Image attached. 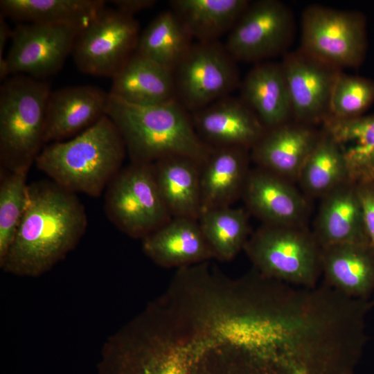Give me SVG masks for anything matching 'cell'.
Wrapping results in <instances>:
<instances>
[{
  "label": "cell",
  "mask_w": 374,
  "mask_h": 374,
  "mask_svg": "<svg viewBox=\"0 0 374 374\" xmlns=\"http://www.w3.org/2000/svg\"><path fill=\"white\" fill-rule=\"evenodd\" d=\"M200 139L212 148L251 149L265 132L253 112L239 98L228 96L191 114Z\"/></svg>",
  "instance_id": "obj_15"
},
{
  "label": "cell",
  "mask_w": 374,
  "mask_h": 374,
  "mask_svg": "<svg viewBox=\"0 0 374 374\" xmlns=\"http://www.w3.org/2000/svg\"><path fill=\"white\" fill-rule=\"evenodd\" d=\"M109 97V92L88 84L51 91L46 107L45 143L62 141L94 124L106 115Z\"/></svg>",
  "instance_id": "obj_16"
},
{
  "label": "cell",
  "mask_w": 374,
  "mask_h": 374,
  "mask_svg": "<svg viewBox=\"0 0 374 374\" xmlns=\"http://www.w3.org/2000/svg\"><path fill=\"white\" fill-rule=\"evenodd\" d=\"M241 198L263 224L307 226L310 199L287 179L260 167L251 168Z\"/></svg>",
  "instance_id": "obj_13"
},
{
  "label": "cell",
  "mask_w": 374,
  "mask_h": 374,
  "mask_svg": "<svg viewBox=\"0 0 374 374\" xmlns=\"http://www.w3.org/2000/svg\"><path fill=\"white\" fill-rule=\"evenodd\" d=\"M366 47V24L360 13L319 5L305 10L300 49L308 55L341 70L359 66Z\"/></svg>",
  "instance_id": "obj_8"
},
{
  "label": "cell",
  "mask_w": 374,
  "mask_h": 374,
  "mask_svg": "<svg viewBox=\"0 0 374 374\" xmlns=\"http://www.w3.org/2000/svg\"><path fill=\"white\" fill-rule=\"evenodd\" d=\"M193 39L177 16L171 10H166L140 34L136 51L173 71L193 45Z\"/></svg>",
  "instance_id": "obj_27"
},
{
  "label": "cell",
  "mask_w": 374,
  "mask_h": 374,
  "mask_svg": "<svg viewBox=\"0 0 374 374\" xmlns=\"http://www.w3.org/2000/svg\"><path fill=\"white\" fill-rule=\"evenodd\" d=\"M356 185L366 234L374 249V181H362L356 183Z\"/></svg>",
  "instance_id": "obj_32"
},
{
  "label": "cell",
  "mask_w": 374,
  "mask_h": 374,
  "mask_svg": "<svg viewBox=\"0 0 374 374\" xmlns=\"http://www.w3.org/2000/svg\"><path fill=\"white\" fill-rule=\"evenodd\" d=\"M109 93L136 105L175 99L173 71L135 51L112 78Z\"/></svg>",
  "instance_id": "obj_22"
},
{
  "label": "cell",
  "mask_w": 374,
  "mask_h": 374,
  "mask_svg": "<svg viewBox=\"0 0 374 374\" xmlns=\"http://www.w3.org/2000/svg\"><path fill=\"white\" fill-rule=\"evenodd\" d=\"M240 98L265 130L293 120L288 87L281 63H257L240 82Z\"/></svg>",
  "instance_id": "obj_21"
},
{
  "label": "cell",
  "mask_w": 374,
  "mask_h": 374,
  "mask_svg": "<svg viewBox=\"0 0 374 374\" xmlns=\"http://www.w3.org/2000/svg\"><path fill=\"white\" fill-rule=\"evenodd\" d=\"M324 283L353 299L374 294V249L369 244H341L321 247Z\"/></svg>",
  "instance_id": "obj_20"
},
{
  "label": "cell",
  "mask_w": 374,
  "mask_h": 374,
  "mask_svg": "<svg viewBox=\"0 0 374 374\" xmlns=\"http://www.w3.org/2000/svg\"><path fill=\"white\" fill-rule=\"evenodd\" d=\"M251 1L247 0H172L170 10L193 39L219 41L231 30Z\"/></svg>",
  "instance_id": "obj_25"
},
{
  "label": "cell",
  "mask_w": 374,
  "mask_h": 374,
  "mask_svg": "<svg viewBox=\"0 0 374 374\" xmlns=\"http://www.w3.org/2000/svg\"><path fill=\"white\" fill-rule=\"evenodd\" d=\"M244 251L254 269L267 278L311 288L322 276L321 247L308 226L262 224Z\"/></svg>",
  "instance_id": "obj_5"
},
{
  "label": "cell",
  "mask_w": 374,
  "mask_h": 374,
  "mask_svg": "<svg viewBox=\"0 0 374 374\" xmlns=\"http://www.w3.org/2000/svg\"><path fill=\"white\" fill-rule=\"evenodd\" d=\"M105 6L102 0H1V14L19 23L89 21Z\"/></svg>",
  "instance_id": "obj_26"
},
{
  "label": "cell",
  "mask_w": 374,
  "mask_h": 374,
  "mask_svg": "<svg viewBox=\"0 0 374 374\" xmlns=\"http://www.w3.org/2000/svg\"><path fill=\"white\" fill-rule=\"evenodd\" d=\"M105 211L128 236L143 239L171 218L159 193L152 163L130 162L105 189Z\"/></svg>",
  "instance_id": "obj_6"
},
{
  "label": "cell",
  "mask_w": 374,
  "mask_h": 374,
  "mask_svg": "<svg viewBox=\"0 0 374 374\" xmlns=\"http://www.w3.org/2000/svg\"><path fill=\"white\" fill-rule=\"evenodd\" d=\"M89 21L17 24L5 57L10 75L44 80L56 73L72 53L79 33Z\"/></svg>",
  "instance_id": "obj_10"
},
{
  "label": "cell",
  "mask_w": 374,
  "mask_h": 374,
  "mask_svg": "<svg viewBox=\"0 0 374 374\" xmlns=\"http://www.w3.org/2000/svg\"><path fill=\"white\" fill-rule=\"evenodd\" d=\"M294 19L277 0L250 2L229 33L224 46L236 62H265L286 51L292 41Z\"/></svg>",
  "instance_id": "obj_11"
},
{
  "label": "cell",
  "mask_w": 374,
  "mask_h": 374,
  "mask_svg": "<svg viewBox=\"0 0 374 374\" xmlns=\"http://www.w3.org/2000/svg\"><path fill=\"white\" fill-rule=\"evenodd\" d=\"M6 17L0 14V57L5 49L8 40L12 38V30L6 21Z\"/></svg>",
  "instance_id": "obj_34"
},
{
  "label": "cell",
  "mask_w": 374,
  "mask_h": 374,
  "mask_svg": "<svg viewBox=\"0 0 374 374\" xmlns=\"http://www.w3.org/2000/svg\"><path fill=\"white\" fill-rule=\"evenodd\" d=\"M28 192L27 208L0 267L12 275L35 278L76 247L87 215L75 193L51 180L32 183Z\"/></svg>",
  "instance_id": "obj_1"
},
{
  "label": "cell",
  "mask_w": 374,
  "mask_h": 374,
  "mask_svg": "<svg viewBox=\"0 0 374 374\" xmlns=\"http://www.w3.org/2000/svg\"><path fill=\"white\" fill-rule=\"evenodd\" d=\"M340 149L350 179L374 181V114L329 118L321 125Z\"/></svg>",
  "instance_id": "obj_24"
},
{
  "label": "cell",
  "mask_w": 374,
  "mask_h": 374,
  "mask_svg": "<svg viewBox=\"0 0 374 374\" xmlns=\"http://www.w3.org/2000/svg\"><path fill=\"white\" fill-rule=\"evenodd\" d=\"M157 374H181V371L178 370L175 365L168 366L164 368L161 371L159 372Z\"/></svg>",
  "instance_id": "obj_35"
},
{
  "label": "cell",
  "mask_w": 374,
  "mask_h": 374,
  "mask_svg": "<svg viewBox=\"0 0 374 374\" xmlns=\"http://www.w3.org/2000/svg\"><path fill=\"white\" fill-rule=\"evenodd\" d=\"M144 253L162 267H186L215 258L197 220L172 217L142 240Z\"/></svg>",
  "instance_id": "obj_17"
},
{
  "label": "cell",
  "mask_w": 374,
  "mask_h": 374,
  "mask_svg": "<svg viewBox=\"0 0 374 374\" xmlns=\"http://www.w3.org/2000/svg\"><path fill=\"white\" fill-rule=\"evenodd\" d=\"M126 154L118 129L105 115L73 139L46 145L35 163L64 189L98 197L123 168Z\"/></svg>",
  "instance_id": "obj_3"
},
{
  "label": "cell",
  "mask_w": 374,
  "mask_h": 374,
  "mask_svg": "<svg viewBox=\"0 0 374 374\" xmlns=\"http://www.w3.org/2000/svg\"><path fill=\"white\" fill-rule=\"evenodd\" d=\"M251 161L248 148H212L200 168L202 211L231 206L241 197Z\"/></svg>",
  "instance_id": "obj_19"
},
{
  "label": "cell",
  "mask_w": 374,
  "mask_h": 374,
  "mask_svg": "<svg viewBox=\"0 0 374 374\" xmlns=\"http://www.w3.org/2000/svg\"><path fill=\"white\" fill-rule=\"evenodd\" d=\"M321 130L294 120L266 130L250 149L251 160L260 167L295 183L316 146Z\"/></svg>",
  "instance_id": "obj_14"
},
{
  "label": "cell",
  "mask_w": 374,
  "mask_h": 374,
  "mask_svg": "<svg viewBox=\"0 0 374 374\" xmlns=\"http://www.w3.org/2000/svg\"><path fill=\"white\" fill-rule=\"evenodd\" d=\"M139 36L134 17L105 7L79 33L73 60L85 74L112 78L136 51Z\"/></svg>",
  "instance_id": "obj_9"
},
{
  "label": "cell",
  "mask_w": 374,
  "mask_h": 374,
  "mask_svg": "<svg viewBox=\"0 0 374 374\" xmlns=\"http://www.w3.org/2000/svg\"><path fill=\"white\" fill-rule=\"evenodd\" d=\"M321 130V136L304 163L297 181L310 199H321L339 185L351 180L338 145L327 132Z\"/></svg>",
  "instance_id": "obj_28"
},
{
  "label": "cell",
  "mask_w": 374,
  "mask_h": 374,
  "mask_svg": "<svg viewBox=\"0 0 374 374\" xmlns=\"http://www.w3.org/2000/svg\"><path fill=\"white\" fill-rule=\"evenodd\" d=\"M250 214L245 208L226 206L202 211L198 222L215 258H234L251 235Z\"/></svg>",
  "instance_id": "obj_29"
},
{
  "label": "cell",
  "mask_w": 374,
  "mask_h": 374,
  "mask_svg": "<svg viewBox=\"0 0 374 374\" xmlns=\"http://www.w3.org/2000/svg\"><path fill=\"white\" fill-rule=\"evenodd\" d=\"M152 165L159 193L171 217L198 220L202 211L201 164L192 158L175 155Z\"/></svg>",
  "instance_id": "obj_23"
},
{
  "label": "cell",
  "mask_w": 374,
  "mask_h": 374,
  "mask_svg": "<svg viewBox=\"0 0 374 374\" xmlns=\"http://www.w3.org/2000/svg\"><path fill=\"white\" fill-rule=\"evenodd\" d=\"M373 102L374 81L350 75L342 71L339 72L330 97V117L350 118L362 116Z\"/></svg>",
  "instance_id": "obj_31"
},
{
  "label": "cell",
  "mask_w": 374,
  "mask_h": 374,
  "mask_svg": "<svg viewBox=\"0 0 374 374\" xmlns=\"http://www.w3.org/2000/svg\"><path fill=\"white\" fill-rule=\"evenodd\" d=\"M175 99L190 114L240 87L237 62L220 41L193 43L173 70Z\"/></svg>",
  "instance_id": "obj_7"
},
{
  "label": "cell",
  "mask_w": 374,
  "mask_h": 374,
  "mask_svg": "<svg viewBox=\"0 0 374 374\" xmlns=\"http://www.w3.org/2000/svg\"><path fill=\"white\" fill-rule=\"evenodd\" d=\"M106 115L118 129L130 162L153 163L179 155L202 165L213 148L200 139L191 114L176 99L136 105L109 93Z\"/></svg>",
  "instance_id": "obj_2"
},
{
  "label": "cell",
  "mask_w": 374,
  "mask_h": 374,
  "mask_svg": "<svg viewBox=\"0 0 374 374\" xmlns=\"http://www.w3.org/2000/svg\"><path fill=\"white\" fill-rule=\"evenodd\" d=\"M373 299H374V294H373Z\"/></svg>",
  "instance_id": "obj_36"
},
{
  "label": "cell",
  "mask_w": 374,
  "mask_h": 374,
  "mask_svg": "<svg viewBox=\"0 0 374 374\" xmlns=\"http://www.w3.org/2000/svg\"><path fill=\"white\" fill-rule=\"evenodd\" d=\"M119 12L134 17V15L154 6L155 0H114L111 1Z\"/></svg>",
  "instance_id": "obj_33"
},
{
  "label": "cell",
  "mask_w": 374,
  "mask_h": 374,
  "mask_svg": "<svg viewBox=\"0 0 374 374\" xmlns=\"http://www.w3.org/2000/svg\"><path fill=\"white\" fill-rule=\"evenodd\" d=\"M312 231L321 247L369 244L355 182L348 180L321 198Z\"/></svg>",
  "instance_id": "obj_18"
},
{
  "label": "cell",
  "mask_w": 374,
  "mask_h": 374,
  "mask_svg": "<svg viewBox=\"0 0 374 374\" xmlns=\"http://www.w3.org/2000/svg\"><path fill=\"white\" fill-rule=\"evenodd\" d=\"M281 65L291 100L293 120L317 126L330 117V102L341 69L319 61L300 48L285 54Z\"/></svg>",
  "instance_id": "obj_12"
},
{
  "label": "cell",
  "mask_w": 374,
  "mask_h": 374,
  "mask_svg": "<svg viewBox=\"0 0 374 374\" xmlns=\"http://www.w3.org/2000/svg\"><path fill=\"white\" fill-rule=\"evenodd\" d=\"M49 84L13 75L0 87V163L6 171L28 170L45 144Z\"/></svg>",
  "instance_id": "obj_4"
},
{
  "label": "cell",
  "mask_w": 374,
  "mask_h": 374,
  "mask_svg": "<svg viewBox=\"0 0 374 374\" xmlns=\"http://www.w3.org/2000/svg\"><path fill=\"white\" fill-rule=\"evenodd\" d=\"M28 170H4L0 184V262L5 258L29 200Z\"/></svg>",
  "instance_id": "obj_30"
}]
</instances>
